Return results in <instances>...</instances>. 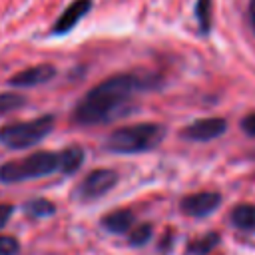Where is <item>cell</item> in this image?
Returning <instances> with one entry per match:
<instances>
[{
  "label": "cell",
  "mask_w": 255,
  "mask_h": 255,
  "mask_svg": "<svg viewBox=\"0 0 255 255\" xmlns=\"http://www.w3.org/2000/svg\"><path fill=\"white\" fill-rule=\"evenodd\" d=\"M90 10H92V0H74V2L60 14V18L54 22L52 34H56V36L68 34Z\"/></svg>",
  "instance_id": "ba28073f"
},
{
  "label": "cell",
  "mask_w": 255,
  "mask_h": 255,
  "mask_svg": "<svg viewBox=\"0 0 255 255\" xmlns=\"http://www.w3.org/2000/svg\"><path fill=\"white\" fill-rule=\"evenodd\" d=\"M165 137V128L161 124H133L118 128L106 139V147L114 153H141L157 147Z\"/></svg>",
  "instance_id": "7a4b0ae2"
},
{
  "label": "cell",
  "mask_w": 255,
  "mask_h": 255,
  "mask_svg": "<svg viewBox=\"0 0 255 255\" xmlns=\"http://www.w3.org/2000/svg\"><path fill=\"white\" fill-rule=\"evenodd\" d=\"M12 211H14V205H10V203H0V229L8 223Z\"/></svg>",
  "instance_id": "ffe728a7"
},
{
  "label": "cell",
  "mask_w": 255,
  "mask_h": 255,
  "mask_svg": "<svg viewBox=\"0 0 255 255\" xmlns=\"http://www.w3.org/2000/svg\"><path fill=\"white\" fill-rule=\"evenodd\" d=\"M159 76L149 72H126L106 78L98 86H94L74 108V122L80 126H94L112 122L118 116L126 114L129 100L147 90H155L159 86Z\"/></svg>",
  "instance_id": "6da1fadb"
},
{
  "label": "cell",
  "mask_w": 255,
  "mask_h": 255,
  "mask_svg": "<svg viewBox=\"0 0 255 255\" xmlns=\"http://www.w3.org/2000/svg\"><path fill=\"white\" fill-rule=\"evenodd\" d=\"M149 237H151V225L149 223L137 225L133 231H129V243L131 245H143L149 241Z\"/></svg>",
  "instance_id": "e0dca14e"
},
{
  "label": "cell",
  "mask_w": 255,
  "mask_h": 255,
  "mask_svg": "<svg viewBox=\"0 0 255 255\" xmlns=\"http://www.w3.org/2000/svg\"><path fill=\"white\" fill-rule=\"evenodd\" d=\"M54 116H40L28 122H16L0 128V143L12 149H24L42 141L54 128Z\"/></svg>",
  "instance_id": "277c9868"
},
{
  "label": "cell",
  "mask_w": 255,
  "mask_h": 255,
  "mask_svg": "<svg viewBox=\"0 0 255 255\" xmlns=\"http://www.w3.org/2000/svg\"><path fill=\"white\" fill-rule=\"evenodd\" d=\"M102 225L112 233H126L133 225V213L129 209H118L102 219Z\"/></svg>",
  "instance_id": "30bf717a"
},
{
  "label": "cell",
  "mask_w": 255,
  "mask_h": 255,
  "mask_svg": "<svg viewBox=\"0 0 255 255\" xmlns=\"http://www.w3.org/2000/svg\"><path fill=\"white\" fill-rule=\"evenodd\" d=\"M217 241H219V237H217L215 233H209V235H205V237H201V239H197V241L189 243V253L203 255V253L211 251V249L215 247V243H217Z\"/></svg>",
  "instance_id": "2e32d148"
},
{
  "label": "cell",
  "mask_w": 255,
  "mask_h": 255,
  "mask_svg": "<svg viewBox=\"0 0 255 255\" xmlns=\"http://www.w3.org/2000/svg\"><path fill=\"white\" fill-rule=\"evenodd\" d=\"M241 128H243V131H245V133H249V135H253V137H255V114L245 116V118L241 120Z\"/></svg>",
  "instance_id": "d6986e66"
},
{
  "label": "cell",
  "mask_w": 255,
  "mask_h": 255,
  "mask_svg": "<svg viewBox=\"0 0 255 255\" xmlns=\"http://www.w3.org/2000/svg\"><path fill=\"white\" fill-rule=\"evenodd\" d=\"M54 171H60V153L36 151L28 157L8 161V163L0 165V181L18 183V181H24V179L50 175Z\"/></svg>",
  "instance_id": "3957f363"
},
{
  "label": "cell",
  "mask_w": 255,
  "mask_h": 255,
  "mask_svg": "<svg viewBox=\"0 0 255 255\" xmlns=\"http://www.w3.org/2000/svg\"><path fill=\"white\" fill-rule=\"evenodd\" d=\"M116 183H118V173L114 169H94L80 183L78 197L84 199V201L98 199V197L106 195Z\"/></svg>",
  "instance_id": "5b68a950"
},
{
  "label": "cell",
  "mask_w": 255,
  "mask_h": 255,
  "mask_svg": "<svg viewBox=\"0 0 255 255\" xmlns=\"http://www.w3.org/2000/svg\"><path fill=\"white\" fill-rule=\"evenodd\" d=\"M84 163V149L78 145L66 147L64 151H60V171L70 175L74 171L80 169V165Z\"/></svg>",
  "instance_id": "7c38bea8"
},
{
  "label": "cell",
  "mask_w": 255,
  "mask_h": 255,
  "mask_svg": "<svg viewBox=\"0 0 255 255\" xmlns=\"http://www.w3.org/2000/svg\"><path fill=\"white\" fill-rule=\"evenodd\" d=\"M249 18H251V24L255 28V0H251V4H249Z\"/></svg>",
  "instance_id": "44dd1931"
},
{
  "label": "cell",
  "mask_w": 255,
  "mask_h": 255,
  "mask_svg": "<svg viewBox=\"0 0 255 255\" xmlns=\"http://www.w3.org/2000/svg\"><path fill=\"white\" fill-rule=\"evenodd\" d=\"M225 129H227V122L223 118H205V120H197L189 124L181 131V135L191 141H207V139L219 137Z\"/></svg>",
  "instance_id": "8992f818"
},
{
  "label": "cell",
  "mask_w": 255,
  "mask_h": 255,
  "mask_svg": "<svg viewBox=\"0 0 255 255\" xmlns=\"http://www.w3.org/2000/svg\"><path fill=\"white\" fill-rule=\"evenodd\" d=\"M219 203H221V195L217 191H201V193L183 197L181 211L191 217H205L211 211H215Z\"/></svg>",
  "instance_id": "52a82bcc"
},
{
  "label": "cell",
  "mask_w": 255,
  "mask_h": 255,
  "mask_svg": "<svg viewBox=\"0 0 255 255\" xmlns=\"http://www.w3.org/2000/svg\"><path fill=\"white\" fill-rule=\"evenodd\" d=\"M231 221L235 227L243 231H255V205L241 203L231 211Z\"/></svg>",
  "instance_id": "8fae6325"
},
{
  "label": "cell",
  "mask_w": 255,
  "mask_h": 255,
  "mask_svg": "<svg viewBox=\"0 0 255 255\" xmlns=\"http://www.w3.org/2000/svg\"><path fill=\"white\" fill-rule=\"evenodd\" d=\"M26 104L24 96L20 94H12V92H6V94H0V114H8L12 110H18Z\"/></svg>",
  "instance_id": "9a60e30c"
},
{
  "label": "cell",
  "mask_w": 255,
  "mask_h": 255,
  "mask_svg": "<svg viewBox=\"0 0 255 255\" xmlns=\"http://www.w3.org/2000/svg\"><path fill=\"white\" fill-rule=\"evenodd\" d=\"M24 211H26L28 215H32V217H48V215H52V213L56 211V207H54L52 201L38 197V199L28 201V203L24 205Z\"/></svg>",
  "instance_id": "4fadbf2b"
},
{
  "label": "cell",
  "mask_w": 255,
  "mask_h": 255,
  "mask_svg": "<svg viewBox=\"0 0 255 255\" xmlns=\"http://www.w3.org/2000/svg\"><path fill=\"white\" fill-rule=\"evenodd\" d=\"M56 76V68L52 64H40L34 68H26L18 74H14L10 78V84L14 88H32V86H40L50 82Z\"/></svg>",
  "instance_id": "9c48e42d"
},
{
  "label": "cell",
  "mask_w": 255,
  "mask_h": 255,
  "mask_svg": "<svg viewBox=\"0 0 255 255\" xmlns=\"http://www.w3.org/2000/svg\"><path fill=\"white\" fill-rule=\"evenodd\" d=\"M195 16H197V22H199V30L203 34H207L209 28H211V0H197Z\"/></svg>",
  "instance_id": "5bb4252c"
},
{
  "label": "cell",
  "mask_w": 255,
  "mask_h": 255,
  "mask_svg": "<svg viewBox=\"0 0 255 255\" xmlns=\"http://www.w3.org/2000/svg\"><path fill=\"white\" fill-rule=\"evenodd\" d=\"M18 241L10 235H0V255H16Z\"/></svg>",
  "instance_id": "ac0fdd59"
}]
</instances>
